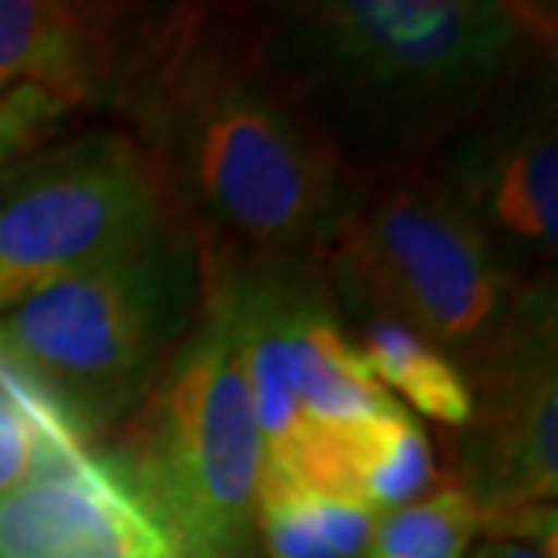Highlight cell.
<instances>
[{
  "label": "cell",
  "mask_w": 558,
  "mask_h": 558,
  "mask_svg": "<svg viewBox=\"0 0 558 558\" xmlns=\"http://www.w3.org/2000/svg\"><path fill=\"white\" fill-rule=\"evenodd\" d=\"M472 558H555V530L544 533H489Z\"/></svg>",
  "instance_id": "ac0fdd59"
},
{
  "label": "cell",
  "mask_w": 558,
  "mask_h": 558,
  "mask_svg": "<svg viewBox=\"0 0 558 558\" xmlns=\"http://www.w3.org/2000/svg\"><path fill=\"white\" fill-rule=\"evenodd\" d=\"M478 530L483 515L475 500L442 483L414 505L377 515L363 558H461Z\"/></svg>",
  "instance_id": "9a60e30c"
},
{
  "label": "cell",
  "mask_w": 558,
  "mask_h": 558,
  "mask_svg": "<svg viewBox=\"0 0 558 558\" xmlns=\"http://www.w3.org/2000/svg\"><path fill=\"white\" fill-rule=\"evenodd\" d=\"M73 98L37 84H15L0 92V178L44 149L54 131L76 113Z\"/></svg>",
  "instance_id": "2e32d148"
},
{
  "label": "cell",
  "mask_w": 558,
  "mask_h": 558,
  "mask_svg": "<svg viewBox=\"0 0 558 558\" xmlns=\"http://www.w3.org/2000/svg\"><path fill=\"white\" fill-rule=\"evenodd\" d=\"M472 421L450 439V483L475 500L489 533L555 530L558 366L555 298L526 308L515 327L464 371Z\"/></svg>",
  "instance_id": "52a82bcc"
},
{
  "label": "cell",
  "mask_w": 558,
  "mask_h": 558,
  "mask_svg": "<svg viewBox=\"0 0 558 558\" xmlns=\"http://www.w3.org/2000/svg\"><path fill=\"white\" fill-rule=\"evenodd\" d=\"M435 475L432 442L410 414L319 439V494L355 497L377 515L421 500L439 483Z\"/></svg>",
  "instance_id": "7c38bea8"
},
{
  "label": "cell",
  "mask_w": 558,
  "mask_h": 558,
  "mask_svg": "<svg viewBox=\"0 0 558 558\" xmlns=\"http://www.w3.org/2000/svg\"><path fill=\"white\" fill-rule=\"evenodd\" d=\"M377 511L344 494L258 500V558H363Z\"/></svg>",
  "instance_id": "5bb4252c"
},
{
  "label": "cell",
  "mask_w": 558,
  "mask_h": 558,
  "mask_svg": "<svg viewBox=\"0 0 558 558\" xmlns=\"http://www.w3.org/2000/svg\"><path fill=\"white\" fill-rule=\"evenodd\" d=\"M276 301L290 381L319 439L407 414L341 330L338 301L319 269L276 272Z\"/></svg>",
  "instance_id": "8fae6325"
},
{
  "label": "cell",
  "mask_w": 558,
  "mask_h": 558,
  "mask_svg": "<svg viewBox=\"0 0 558 558\" xmlns=\"http://www.w3.org/2000/svg\"><path fill=\"white\" fill-rule=\"evenodd\" d=\"M109 106L193 251L199 298L319 269L355 167L279 70L262 8H138Z\"/></svg>",
  "instance_id": "6da1fadb"
},
{
  "label": "cell",
  "mask_w": 558,
  "mask_h": 558,
  "mask_svg": "<svg viewBox=\"0 0 558 558\" xmlns=\"http://www.w3.org/2000/svg\"><path fill=\"white\" fill-rule=\"evenodd\" d=\"M106 461L185 558H258L262 439L232 279L199 298Z\"/></svg>",
  "instance_id": "277c9868"
},
{
  "label": "cell",
  "mask_w": 558,
  "mask_h": 558,
  "mask_svg": "<svg viewBox=\"0 0 558 558\" xmlns=\"http://www.w3.org/2000/svg\"><path fill=\"white\" fill-rule=\"evenodd\" d=\"M262 15L279 70L352 167L446 153L551 54L541 11L526 4L323 0Z\"/></svg>",
  "instance_id": "7a4b0ae2"
},
{
  "label": "cell",
  "mask_w": 558,
  "mask_h": 558,
  "mask_svg": "<svg viewBox=\"0 0 558 558\" xmlns=\"http://www.w3.org/2000/svg\"><path fill=\"white\" fill-rule=\"evenodd\" d=\"M0 558H185L106 457L76 442L0 494Z\"/></svg>",
  "instance_id": "9c48e42d"
},
{
  "label": "cell",
  "mask_w": 558,
  "mask_h": 558,
  "mask_svg": "<svg viewBox=\"0 0 558 558\" xmlns=\"http://www.w3.org/2000/svg\"><path fill=\"white\" fill-rule=\"evenodd\" d=\"M160 236V189L124 131L44 145L0 178V308Z\"/></svg>",
  "instance_id": "8992f818"
},
{
  "label": "cell",
  "mask_w": 558,
  "mask_h": 558,
  "mask_svg": "<svg viewBox=\"0 0 558 558\" xmlns=\"http://www.w3.org/2000/svg\"><path fill=\"white\" fill-rule=\"evenodd\" d=\"M352 341L377 381L396 388L424 417L439 421L446 428H464L472 421V388H468L464 374L457 371L450 355L424 341L421 333L396 319L363 312L360 338Z\"/></svg>",
  "instance_id": "4fadbf2b"
},
{
  "label": "cell",
  "mask_w": 558,
  "mask_h": 558,
  "mask_svg": "<svg viewBox=\"0 0 558 558\" xmlns=\"http://www.w3.org/2000/svg\"><path fill=\"white\" fill-rule=\"evenodd\" d=\"M333 301L396 319L442 349L457 371L475 366L555 290H526L439 156L417 163L355 167L319 254Z\"/></svg>",
  "instance_id": "3957f363"
},
{
  "label": "cell",
  "mask_w": 558,
  "mask_h": 558,
  "mask_svg": "<svg viewBox=\"0 0 558 558\" xmlns=\"http://www.w3.org/2000/svg\"><path fill=\"white\" fill-rule=\"evenodd\" d=\"M199 312L178 236L62 276L0 308V366L70 439L117 428Z\"/></svg>",
  "instance_id": "5b68a950"
},
{
  "label": "cell",
  "mask_w": 558,
  "mask_h": 558,
  "mask_svg": "<svg viewBox=\"0 0 558 558\" xmlns=\"http://www.w3.org/2000/svg\"><path fill=\"white\" fill-rule=\"evenodd\" d=\"M442 171L526 290H555L558 128L551 70L537 62L472 135L439 153Z\"/></svg>",
  "instance_id": "ba28073f"
},
{
  "label": "cell",
  "mask_w": 558,
  "mask_h": 558,
  "mask_svg": "<svg viewBox=\"0 0 558 558\" xmlns=\"http://www.w3.org/2000/svg\"><path fill=\"white\" fill-rule=\"evenodd\" d=\"M138 8L0 0V92L37 84L76 106H109Z\"/></svg>",
  "instance_id": "30bf717a"
},
{
  "label": "cell",
  "mask_w": 558,
  "mask_h": 558,
  "mask_svg": "<svg viewBox=\"0 0 558 558\" xmlns=\"http://www.w3.org/2000/svg\"><path fill=\"white\" fill-rule=\"evenodd\" d=\"M54 442H73L59 424L19 407H0V494L19 486Z\"/></svg>",
  "instance_id": "e0dca14e"
}]
</instances>
